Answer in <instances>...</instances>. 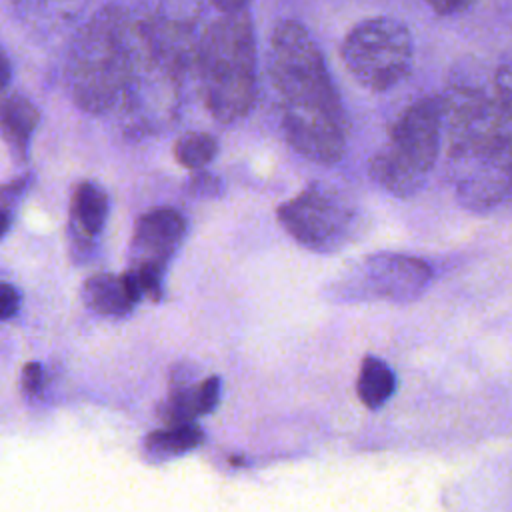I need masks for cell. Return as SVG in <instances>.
<instances>
[{"label": "cell", "mask_w": 512, "mask_h": 512, "mask_svg": "<svg viewBox=\"0 0 512 512\" xmlns=\"http://www.w3.org/2000/svg\"><path fill=\"white\" fill-rule=\"evenodd\" d=\"M340 58L360 86L386 92L410 74L414 40L404 22L374 16L358 22L344 36Z\"/></svg>", "instance_id": "cell-6"}, {"label": "cell", "mask_w": 512, "mask_h": 512, "mask_svg": "<svg viewBox=\"0 0 512 512\" xmlns=\"http://www.w3.org/2000/svg\"><path fill=\"white\" fill-rule=\"evenodd\" d=\"M442 106L452 192L466 210L490 212L512 194V130L484 90L452 86Z\"/></svg>", "instance_id": "cell-2"}, {"label": "cell", "mask_w": 512, "mask_h": 512, "mask_svg": "<svg viewBox=\"0 0 512 512\" xmlns=\"http://www.w3.org/2000/svg\"><path fill=\"white\" fill-rule=\"evenodd\" d=\"M204 106L220 122L248 114L256 98V38L248 10L224 12L204 32L198 50Z\"/></svg>", "instance_id": "cell-3"}, {"label": "cell", "mask_w": 512, "mask_h": 512, "mask_svg": "<svg viewBox=\"0 0 512 512\" xmlns=\"http://www.w3.org/2000/svg\"><path fill=\"white\" fill-rule=\"evenodd\" d=\"M40 124V112L22 94L0 98V138L16 162H26L30 142Z\"/></svg>", "instance_id": "cell-11"}, {"label": "cell", "mask_w": 512, "mask_h": 512, "mask_svg": "<svg viewBox=\"0 0 512 512\" xmlns=\"http://www.w3.org/2000/svg\"><path fill=\"white\" fill-rule=\"evenodd\" d=\"M220 188H222L220 180H218L216 176L204 172V170L196 172V174L190 178V182H188L190 194H194V196H198V198H214V196L220 194Z\"/></svg>", "instance_id": "cell-18"}, {"label": "cell", "mask_w": 512, "mask_h": 512, "mask_svg": "<svg viewBox=\"0 0 512 512\" xmlns=\"http://www.w3.org/2000/svg\"><path fill=\"white\" fill-rule=\"evenodd\" d=\"M202 442V430L194 424L174 426L150 432L144 440V448L156 458H170L184 454Z\"/></svg>", "instance_id": "cell-14"}, {"label": "cell", "mask_w": 512, "mask_h": 512, "mask_svg": "<svg viewBox=\"0 0 512 512\" xmlns=\"http://www.w3.org/2000/svg\"><path fill=\"white\" fill-rule=\"evenodd\" d=\"M20 308V292L8 284L0 282V320L12 318Z\"/></svg>", "instance_id": "cell-19"}, {"label": "cell", "mask_w": 512, "mask_h": 512, "mask_svg": "<svg viewBox=\"0 0 512 512\" xmlns=\"http://www.w3.org/2000/svg\"><path fill=\"white\" fill-rule=\"evenodd\" d=\"M396 390V376L390 366L374 356H366L360 366L356 392L364 406L376 410L384 406Z\"/></svg>", "instance_id": "cell-13"}, {"label": "cell", "mask_w": 512, "mask_h": 512, "mask_svg": "<svg viewBox=\"0 0 512 512\" xmlns=\"http://www.w3.org/2000/svg\"><path fill=\"white\" fill-rule=\"evenodd\" d=\"M494 100L512 130V58L502 62L494 76Z\"/></svg>", "instance_id": "cell-16"}, {"label": "cell", "mask_w": 512, "mask_h": 512, "mask_svg": "<svg viewBox=\"0 0 512 512\" xmlns=\"http://www.w3.org/2000/svg\"><path fill=\"white\" fill-rule=\"evenodd\" d=\"M268 76L286 142L312 162H338L346 152L342 100L318 44L300 22L276 24L268 48Z\"/></svg>", "instance_id": "cell-1"}, {"label": "cell", "mask_w": 512, "mask_h": 512, "mask_svg": "<svg viewBox=\"0 0 512 512\" xmlns=\"http://www.w3.org/2000/svg\"><path fill=\"white\" fill-rule=\"evenodd\" d=\"M432 268L422 258L400 252H376L356 260L338 280L348 298L412 302L430 284Z\"/></svg>", "instance_id": "cell-8"}, {"label": "cell", "mask_w": 512, "mask_h": 512, "mask_svg": "<svg viewBox=\"0 0 512 512\" xmlns=\"http://www.w3.org/2000/svg\"><path fill=\"white\" fill-rule=\"evenodd\" d=\"M280 226L304 248L336 252L352 242L358 230V210L340 192L310 184L276 210Z\"/></svg>", "instance_id": "cell-7"}, {"label": "cell", "mask_w": 512, "mask_h": 512, "mask_svg": "<svg viewBox=\"0 0 512 512\" xmlns=\"http://www.w3.org/2000/svg\"><path fill=\"white\" fill-rule=\"evenodd\" d=\"M218 398H220V378L210 376L202 384H198L194 388V402H196L198 416L212 412L218 404Z\"/></svg>", "instance_id": "cell-17"}, {"label": "cell", "mask_w": 512, "mask_h": 512, "mask_svg": "<svg viewBox=\"0 0 512 512\" xmlns=\"http://www.w3.org/2000/svg\"><path fill=\"white\" fill-rule=\"evenodd\" d=\"M172 152L180 166L200 172L214 160L218 144L208 132H186L174 142Z\"/></svg>", "instance_id": "cell-15"}, {"label": "cell", "mask_w": 512, "mask_h": 512, "mask_svg": "<svg viewBox=\"0 0 512 512\" xmlns=\"http://www.w3.org/2000/svg\"><path fill=\"white\" fill-rule=\"evenodd\" d=\"M438 16H456L470 10L476 0H424Z\"/></svg>", "instance_id": "cell-20"}, {"label": "cell", "mask_w": 512, "mask_h": 512, "mask_svg": "<svg viewBox=\"0 0 512 512\" xmlns=\"http://www.w3.org/2000/svg\"><path fill=\"white\" fill-rule=\"evenodd\" d=\"M186 232L184 216L170 206L144 212L132 234L128 274L138 284L142 296L158 300L162 296V278L166 264L180 248Z\"/></svg>", "instance_id": "cell-9"}, {"label": "cell", "mask_w": 512, "mask_h": 512, "mask_svg": "<svg viewBox=\"0 0 512 512\" xmlns=\"http://www.w3.org/2000/svg\"><path fill=\"white\" fill-rule=\"evenodd\" d=\"M108 218V196L96 182H80L74 188L70 202L72 238L86 250L92 240L102 232Z\"/></svg>", "instance_id": "cell-12"}, {"label": "cell", "mask_w": 512, "mask_h": 512, "mask_svg": "<svg viewBox=\"0 0 512 512\" xmlns=\"http://www.w3.org/2000/svg\"><path fill=\"white\" fill-rule=\"evenodd\" d=\"M444 138L442 96L410 102L368 162L370 178L394 198H412L428 182Z\"/></svg>", "instance_id": "cell-4"}, {"label": "cell", "mask_w": 512, "mask_h": 512, "mask_svg": "<svg viewBox=\"0 0 512 512\" xmlns=\"http://www.w3.org/2000/svg\"><path fill=\"white\" fill-rule=\"evenodd\" d=\"M142 298V292L134 278L124 274H92L82 284L84 304L102 316H126Z\"/></svg>", "instance_id": "cell-10"}, {"label": "cell", "mask_w": 512, "mask_h": 512, "mask_svg": "<svg viewBox=\"0 0 512 512\" xmlns=\"http://www.w3.org/2000/svg\"><path fill=\"white\" fill-rule=\"evenodd\" d=\"M134 56L128 22L116 10H102L78 36L68 64L70 90L88 112L112 108L130 84Z\"/></svg>", "instance_id": "cell-5"}, {"label": "cell", "mask_w": 512, "mask_h": 512, "mask_svg": "<svg viewBox=\"0 0 512 512\" xmlns=\"http://www.w3.org/2000/svg\"><path fill=\"white\" fill-rule=\"evenodd\" d=\"M22 388L28 394H38L44 388V370L40 364H26L22 370Z\"/></svg>", "instance_id": "cell-21"}, {"label": "cell", "mask_w": 512, "mask_h": 512, "mask_svg": "<svg viewBox=\"0 0 512 512\" xmlns=\"http://www.w3.org/2000/svg\"><path fill=\"white\" fill-rule=\"evenodd\" d=\"M12 80V66H10V58L4 52V48L0 46V94L8 88Z\"/></svg>", "instance_id": "cell-22"}, {"label": "cell", "mask_w": 512, "mask_h": 512, "mask_svg": "<svg viewBox=\"0 0 512 512\" xmlns=\"http://www.w3.org/2000/svg\"><path fill=\"white\" fill-rule=\"evenodd\" d=\"M210 2L222 12H238V10H244L248 4V0H210Z\"/></svg>", "instance_id": "cell-23"}, {"label": "cell", "mask_w": 512, "mask_h": 512, "mask_svg": "<svg viewBox=\"0 0 512 512\" xmlns=\"http://www.w3.org/2000/svg\"><path fill=\"white\" fill-rule=\"evenodd\" d=\"M8 228H10V212L0 206V240L6 236Z\"/></svg>", "instance_id": "cell-24"}]
</instances>
